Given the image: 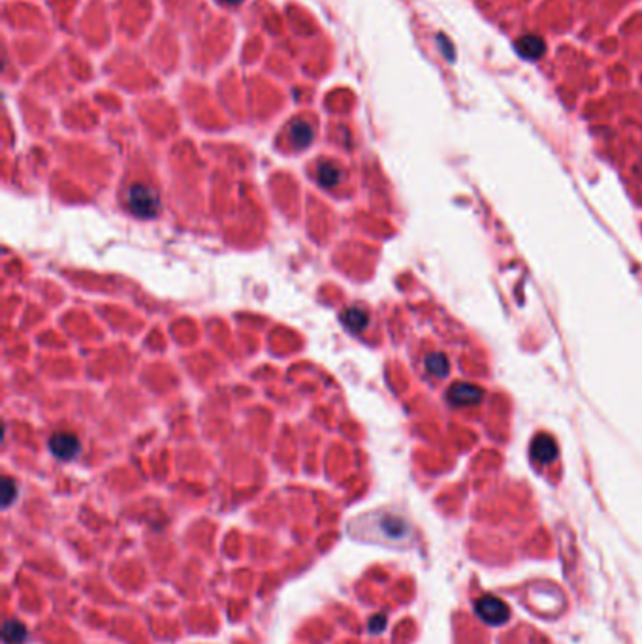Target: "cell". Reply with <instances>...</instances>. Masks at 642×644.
I'll return each instance as SVG.
<instances>
[{
    "label": "cell",
    "mask_w": 642,
    "mask_h": 644,
    "mask_svg": "<svg viewBox=\"0 0 642 644\" xmlns=\"http://www.w3.org/2000/svg\"><path fill=\"white\" fill-rule=\"evenodd\" d=\"M351 537L363 543L405 549L413 543V526L405 516L394 511H371L353 518L347 526Z\"/></svg>",
    "instance_id": "1"
},
{
    "label": "cell",
    "mask_w": 642,
    "mask_h": 644,
    "mask_svg": "<svg viewBox=\"0 0 642 644\" xmlns=\"http://www.w3.org/2000/svg\"><path fill=\"white\" fill-rule=\"evenodd\" d=\"M128 209L140 219H153L160 212V200L155 189L147 185H132L127 194Z\"/></svg>",
    "instance_id": "2"
},
{
    "label": "cell",
    "mask_w": 642,
    "mask_h": 644,
    "mask_svg": "<svg viewBox=\"0 0 642 644\" xmlns=\"http://www.w3.org/2000/svg\"><path fill=\"white\" fill-rule=\"evenodd\" d=\"M475 611L482 622L490 625H501L509 620V607L495 596H482L475 605Z\"/></svg>",
    "instance_id": "3"
},
{
    "label": "cell",
    "mask_w": 642,
    "mask_h": 644,
    "mask_svg": "<svg viewBox=\"0 0 642 644\" xmlns=\"http://www.w3.org/2000/svg\"><path fill=\"white\" fill-rule=\"evenodd\" d=\"M49 450L53 452V456H57L58 459H74L81 450V445H79V439L76 437L74 433L68 432H57L53 433L49 437Z\"/></svg>",
    "instance_id": "4"
},
{
    "label": "cell",
    "mask_w": 642,
    "mask_h": 644,
    "mask_svg": "<svg viewBox=\"0 0 642 644\" xmlns=\"http://www.w3.org/2000/svg\"><path fill=\"white\" fill-rule=\"evenodd\" d=\"M447 398L448 402L456 407H471L480 403V400H482V390L475 385L458 383V385H452L448 388Z\"/></svg>",
    "instance_id": "5"
},
{
    "label": "cell",
    "mask_w": 642,
    "mask_h": 644,
    "mask_svg": "<svg viewBox=\"0 0 642 644\" xmlns=\"http://www.w3.org/2000/svg\"><path fill=\"white\" fill-rule=\"evenodd\" d=\"M532 458L539 464H550L558 458V445L548 433H539L532 443Z\"/></svg>",
    "instance_id": "6"
},
{
    "label": "cell",
    "mask_w": 642,
    "mask_h": 644,
    "mask_svg": "<svg viewBox=\"0 0 642 644\" xmlns=\"http://www.w3.org/2000/svg\"><path fill=\"white\" fill-rule=\"evenodd\" d=\"M516 51L526 58V61H537L544 55L547 51V46H544V40L537 34H526L522 36L518 42H516Z\"/></svg>",
    "instance_id": "7"
},
{
    "label": "cell",
    "mask_w": 642,
    "mask_h": 644,
    "mask_svg": "<svg viewBox=\"0 0 642 644\" xmlns=\"http://www.w3.org/2000/svg\"><path fill=\"white\" fill-rule=\"evenodd\" d=\"M341 322H343V326L347 328L348 332L360 333L362 330L368 328L369 315L366 309H360V307H348V309H345V311L341 313Z\"/></svg>",
    "instance_id": "8"
},
{
    "label": "cell",
    "mask_w": 642,
    "mask_h": 644,
    "mask_svg": "<svg viewBox=\"0 0 642 644\" xmlns=\"http://www.w3.org/2000/svg\"><path fill=\"white\" fill-rule=\"evenodd\" d=\"M29 637L25 623L19 620H6L2 628V640L6 644H23Z\"/></svg>",
    "instance_id": "9"
},
{
    "label": "cell",
    "mask_w": 642,
    "mask_h": 644,
    "mask_svg": "<svg viewBox=\"0 0 642 644\" xmlns=\"http://www.w3.org/2000/svg\"><path fill=\"white\" fill-rule=\"evenodd\" d=\"M290 142L296 147H307L313 142V127L307 121H294L290 125Z\"/></svg>",
    "instance_id": "10"
},
{
    "label": "cell",
    "mask_w": 642,
    "mask_h": 644,
    "mask_svg": "<svg viewBox=\"0 0 642 644\" xmlns=\"http://www.w3.org/2000/svg\"><path fill=\"white\" fill-rule=\"evenodd\" d=\"M316 180L322 187H336L341 181V170L332 162H321L316 166Z\"/></svg>",
    "instance_id": "11"
},
{
    "label": "cell",
    "mask_w": 642,
    "mask_h": 644,
    "mask_svg": "<svg viewBox=\"0 0 642 644\" xmlns=\"http://www.w3.org/2000/svg\"><path fill=\"white\" fill-rule=\"evenodd\" d=\"M424 365H426V371L435 379H442V377L448 375V358L441 353H433L430 356H426L424 360Z\"/></svg>",
    "instance_id": "12"
},
{
    "label": "cell",
    "mask_w": 642,
    "mask_h": 644,
    "mask_svg": "<svg viewBox=\"0 0 642 644\" xmlns=\"http://www.w3.org/2000/svg\"><path fill=\"white\" fill-rule=\"evenodd\" d=\"M16 499H17L16 481H11L10 477H4V481H2V507L8 509Z\"/></svg>",
    "instance_id": "13"
},
{
    "label": "cell",
    "mask_w": 642,
    "mask_h": 644,
    "mask_svg": "<svg viewBox=\"0 0 642 644\" xmlns=\"http://www.w3.org/2000/svg\"><path fill=\"white\" fill-rule=\"evenodd\" d=\"M385 628H386L385 614H377V616L371 618V622H369V631H371V633H380Z\"/></svg>",
    "instance_id": "14"
},
{
    "label": "cell",
    "mask_w": 642,
    "mask_h": 644,
    "mask_svg": "<svg viewBox=\"0 0 642 644\" xmlns=\"http://www.w3.org/2000/svg\"><path fill=\"white\" fill-rule=\"evenodd\" d=\"M219 2H222V4H228V6H236V4H239V2H243V0H219Z\"/></svg>",
    "instance_id": "15"
}]
</instances>
